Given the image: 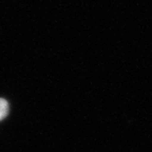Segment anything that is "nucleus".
Masks as SVG:
<instances>
[{"mask_svg":"<svg viewBox=\"0 0 152 152\" xmlns=\"http://www.w3.org/2000/svg\"><path fill=\"white\" fill-rule=\"evenodd\" d=\"M7 113H9V104H7V100L0 98V121L4 118Z\"/></svg>","mask_w":152,"mask_h":152,"instance_id":"obj_1","label":"nucleus"}]
</instances>
